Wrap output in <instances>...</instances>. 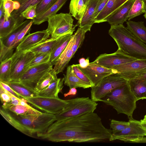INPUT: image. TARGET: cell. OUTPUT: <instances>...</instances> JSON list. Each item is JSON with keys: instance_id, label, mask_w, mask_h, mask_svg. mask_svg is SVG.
<instances>
[{"instance_id": "obj_52", "label": "cell", "mask_w": 146, "mask_h": 146, "mask_svg": "<svg viewBox=\"0 0 146 146\" xmlns=\"http://www.w3.org/2000/svg\"><path fill=\"white\" fill-rule=\"evenodd\" d=\"M85 5L87 6L90 0H83Z\"/></svg>"}, {"instance_id": "obj_21", "label": "cell", "mask_w": 146, "mask_h": 146, "mask_svg": "<svg viewBox=\"0 0 146 146\" xmlns=\"http://www.w3.org/2000/svg\"><path fill=\"white\" fill-rule=\"evenodd\" d=\"M128 0H109L95 19V23L105 22L106 19Z\"/></svg>"}, {"instance_id": "obj_25", "label": "cell", "mask_w": 146, "mask_h": 146, "mask_svg": "<svg viewBox=\"0 0 146 146\" xmlns=\"http://www.w3.org/2000/svg\"><path fill=\"white\" fill-rule=\"evenodd\" d=\"M64 76V84L68 86L70 89L72 88H82L84 89L91 87L86 84L78 78L73 73L71 66L67 68L66 74Z\"/></svg>"}, {"instance_id": "obj_48", "label": "cell", "mask_w": 146, "mask_h": 146, "mask_svg": "<svg viewBox=\"0 0 146 146\" xmlns=\"http://www.w3.org/2000/svg\"><path fill=\"white\" fill-rule=\"evenodd\" d=\"M70 89L68 93L64 94V97H66L70 95H75L77 93V90L76 88H72Z\"/></svg>"}, {"instance_id": "obj_36", "label": "cell", "mask_w": 146, "mask_h": 146, "mask_svg": "<svg viewBox=\"0 0 146 146\" xmlns=\"http://www.w3.org/2000/svg\"><path fill=\"white\" fill-rule=\"evenodd\" d=\"M145 12L143 1L142 0H135L129 11L128 20H130Z\"/></svg>"}, {"instance_id": "obj_47", "label": "cell", "mask_w": 146, "mask_h": 146, "mask_svg": "<svg viewBox=\"0 0 146 146\" xmlns=\"http://www.w3.org/2000/svg\"><path fill=\"white\" fill-rule=\"evenodd\" d=\"M79 65L80 67L82 68H84L87 67L90 64L89 58L85 59L84 58H80L79 60Z\"/></svg>"}, {"instance_id": "obj_41", "label": "cell", "mask_w": 146, "mask_h": 146, "mask_svg": "<svg viewBox=\"0 0 146 146\" xmlns=\"http://www.w3.org/2000/svg\"><path fill=\"white\" fill-rule=\"evenodd\" d=\"M37 4L29 5L21 15L25 19L33 20L36 16V9Z\"/></svg>"}, {"instance_id": "obj_5", "label": "cell", "mask_w": 146, "mask_h": 146, "mask_svg": "<svg viewBox=\"0 0 146 146\" xmlns=\"http://www.w3.org/2000/svg\"><path fill=\"white\" fill-rule=\"evenodd\" d=\"M12 115L33 135L46 133L56 121L55 115L46 112L37 115Z\"/></svg>"}, {"instance_id": "obj_22", "label": "cell", "mask_w": 146, "mask_h": 146, "mask_svg": "<svg viewBox=\"0 0 146 146\" xmlns=\"http://www.w3.org/2000/svg\"><path fill=\"white\" fill-rule=\"evenodd\" d=\"M99 0H90L86 11L82 19L76 24L79 27L85 26H92L95 23L94 14Z\"/></svg>"}, {"instance_id": "obj_14", "label": "cell", "mask_w": 146, "mask_h": 146, "mask_svg": "<svg viewBox=\"0 0 146 146\" xmlns=\"http://www.w3.org/2000/svg\"><path fill=\"white\" fill-rule=\"evenodd\" d=\"M78 65L79 68L91 81L92 86L96 85L104 77L113 73H116V70L113 68H107L91 62L84 68H81Z\"/></svg>"}, {"instance_id": "obj_20", "label": "cell", "mask_w": 146, "mask_h": 146, "mask_svg": "<svg viewBox=\"0 0 146 146\" xmlns=\"http://www.w3.org/2000/svg\"><path fill=\"white\" fill-rule=\"evenodd\" d=\"M128 82L137 101L146 99V78L139 77L128 80Z\"/></svg>"}, {"instance_id": "obj_58", "label": "cell", "mask_w": 146, "mask_h": 146, "mask_svg": "<svg viewBox=\"0 0 146 146\" xmlns=\"http://www.w3.org/2000/svg\"><path fill=\"white\" fill-rule=\"evenodd\" d=\"M143 0V1H144V0Z\"/></svg>"}, {"instance_id": "obj_26", "label": "cell", "mask_w": 146, "mask_h": 146, "mask_svg": "<svg viewBox=\"0 0 146 146\" xmlns=\"http://www.w3.org/2000/svg\"><path fill=\"white\" fill-rule=\"evenodd\" d=\"M31 21V20H29L25 21L15 28L7 35L2 38H0V45L11 50H13L11 48L18 36Z\"/></svg>"}, {"instance_id": "obj_39", "label": "cell", "mask_w": 146, "mask_h": 146, "mask_svg": "<svg viewBox=\"0 0 146 146\" xmlns=\"http://www.w3.org/2000/svg\"><path fill=\"white\" fill-rule=\"evenodd\" d=\"M129 121H119L112 119L111 121L110 125L112 133H114L123 130L129 125Z\"/></svg>"}, {"instance_id": "obj_50", "label": "cell", "mask_w": 146, "mask_h": 146, "mask_svg": "<svg viewBox=\"0 0 146 146\" xmlns=\"http://www.w3.org/2000/svg\"><path fill=\"white\" fill-rule=\"evenodd\" d=\"M14 10H17L19 9L20 7V3L17 1H14Z\"/></svg>"}, {"instance_id": "obj_7", "label": "cell", "mask_w": 146, "mask_h": 146, "mask_svg": "<svg viewBox=\"0 0 146 146\" xmlns=\"http://www.w3.org/2000/svg\"><path fill=\"white\" fill-rule=\"evenodd\" d=\"M127 82V80L116 73L106 76L96 85L91 87V99L96 102H102L103 98L109 93Z\"/></svg>"}, {"instance_id": "obj_46", "label": "cell", "mask_w": 146, "mask_h": 146, "mask_svg": "<svg viewBox=\"0 0 146 146\" xmlns=\"http://www.w3.org/2000/svg\"><path fill=\"white\" fill-rule=\"evenodd\" d=\"M0 85L4 89L13 95L19 98H22L19 94L16 92L7 83L0 81Z\"/></svg>"}, {"instance_id": "obj_24", "label": "cell", "mask_w": 146, "mask_h": 146, "mask_svg": "<svg viewBox=\"0 0 146 146\" xmlns=\"http://www.w3.org/2000/svg\"><path fill=\"white\" fill-rule=\"evenodd\" d=\"M64 81V78H58L46 88L38 93V96L59 98L58 94L63 88Z\"/></svg>"}, {"instance_id": "obj_54", "label": "cell", "mask_w": 146, "mask_h": 146, "mask_svg": "<svg viewBox=\"0 0 146 146\" xmlns=\"http://www.w3.org/2000/svg\"><path fill=\"white\" fill-rule=\"evenodd\" d=\"M140 77H142L146 78V72L143 74Z\"/></svg>"}, {"instance_id": "obj_2", "label": "cell", "mask_w": 146, "mask_h": 146, "mask_svg": "<svg viewBox=\"0 0 146 146\" xmlns=\"http://www.w3.org/2000/svg\"><path fill=\"white\" fill-rule=\"evenodd\" d=\"M108 33L116 42L118 50L138 60L146 59V44L123 24L111 25Z\"/></svg>"}, {"instance_id": "obj_35", "label": "cell", "mask_w": 146, "mask_h": 146, "mask_svg": "<svg viewBox=\"0 0 146 146\" xmlns=\"http://www.w3.org/2000/svg\"><path fill=\"white\" fill-rule=\"evenodd\" d=\"M12 62L11 57L1 62L0 66V81L5 83L9 81Z\"/></svg>"}, {"instance_id": "obj_30", "label": "cell", "mask_w": 146, "mask_h": 146, "mask_svg": "<svg viewBox=\"0 0 146 146\" xmlns=\"http://www.w3.org/2000/svg\"><path fill=\"white\" fill-rule=\"evenodd\" d=\"M0 113L6 121L15 128L25 135L31 137H33V135L8 111L1 108Z\"/></svg>"}, {"instance_id": "obj_33", "label": "cell", "mask_w": 146, "mask_h": 146, "mask_svg": "<svg viewBox=\"0 0 146 146\" xmlns=\"http://www.w3.org/2000/svg\"><path fill=\"white\" fill-rule=\"evenodd\" d=\"M56 39L51 38L47 39L27 51L32 52L35 55L41 54L50 53Z\"/></svg>"}, {"instance_id": "obj_45", "label": "cell", "mask_w": 146, "mask_h": 146, "mask_svg": "<svg viewBox=\"0 0 146 146\" xmlns=\"http://www.w3.org/2000/svg\"><path fill=\"white\" fill-rule=\"evenodd\" d=\"M109 0H99L93 15L94 20L105 7Z\"/></svg>"}, {"instance_id": "obj_9", "label": "cell", "mask_w": 146, "mask_h": 146, "mask_svg": "<svg viewBox=\"0 0 146 146\" xmlns=\"http://www.w3.org/2000/svg\"><path fill=\"white\" fill-rule=\"evenodd\" d=\"M26 100L33 106L45 112L54 115L60 113L68 104V100H63L59 98L39 96Z\"/></svg>"}, {"instance_id": "obj_16", "label": "cell", "mask_w": 146, "mask_h": 146, "mask_svg": "<svg viewBox=\"0 0 146 146\" xmlns=\"http://www.w3.org/2000/svg\"><path fill=\"white\" fill-rule=\"evenodd\" d=\"M135 1L127 0L107 17L105 22H108L111 25L123 24L128 19L129 11Z\"/></svg>"}, {"instance_id": "obj_18", "label": "cell", "mask_w": 146, "mask_h": 146, "mask_svg": "<svg viewBox=\"0 0 146 146\" xmlns=\"http://www.w3.org/2000/svg\"><path fill=\"white\" fill-rule=\"evenodd\" d=\"M72 35L71 34L65 35L56 39L50 53V62L53 66L54 65L57 59L67 47Z\"/></svg>"}, {"instance_id": "obj_19", "label": "cell", "mask_w": 146, "mask_h": 146, "mask_svg": "<svg viewBox=\"0 0 146 146\" xmlns=\"http://www.w3.org/2000/svg\"><path fill=\"white\" fill-rule=\"evenodd\" d=\"M74 41V35L64 50L57 60L54 65V69L57 74L62 72L67 66L71 58L74 56L72 46Z\"/></svg>"}, {"instance_id": "obj_40", "label": "cell", "mask_w": 146, "mask_h": 146, "mask_svg": "<svg viewBox=\"0 0 146 146\" xmlns=\"http://www.w3.org/2000/svg\"><path fill=\"white\" fill-rule=\"evenodd\" d=\"M71 66L72 71L75 75L82 81L92 87V85L91 81L79 68L78 64H73Z\"/></svg>"}, {"instance_id": "obj_3", "label": "cell", "mask_w": 146, "mask_h": 146, "mask_svg": "<svg viewBox=\"0 0 146 146\" xmlns=\"http://www.w3.org/2000/svg\"><path fill=\"white\" fill-rule=\"evenodd\" d=\"M137 101L128 82L112 91L102 100L112 106L118 114L126 115L129 119H133V115L136 108Z\"/></svg>"}, {"instance_id": "obj_23", "label": "cell", "mask_w": 146, "mask_h": 146, "mask_svg": "<svg viewBox=\"0 0 146 146\" xmlns=\"http://www.w3.org/2000/svg\"><path fill=\"white\" fill-rule=\"evenodd\" d=\"M126 24L127 29L139 40L146 44V27L144 22L129 20Z\"/></svg>"}, {"instance_id": "obj_43", "label": "cell", "mask_w": 146, "mask_h": 146, "mask_svg": "<svg viewBox=\"0 0 146 146\" xmlns=\"http://www.w3.org/2000/svg\"><path fill=\"white\" fill-rule=\"evenodd\" d=\"M33 24V21L32 20L22 30L18 36L12 46L11 48L13 50L14 48L17 47L21 41L25 36L26 34L29 31Z\"/></svg>"}, {"instance_id": "obj_42", "label": "cell", "mask_w": 146, "mask_h": 146, "mask_svg": "<svg viewBox=\"0 0 146 146\" xmlns=\"http://www.w3.org/2000/svg\"><path fill=\"white\" fill-rule=\"evenodd\" d=\"M3 6L4 10L3 16L6 20L8 19L11 13L14 10V2L13 0H3Z\"/></svg>"}, {"instance_id": "obj_13", "label": "cell", "mask_w": 146, "mask_h": 146, "mask_svg": "<svg viewBox=\"0 0 146 146\" xmlns=\"http://www.w3.org/2000/svg\"><path fill=\"white\" fill-rule=\"evenodd\" d=\"M137 60L117 50L113 53L101 54L91 63L96 64L107 68L111 69L116 66Z\"/></svg>"}, {"instance_id": "obj_34", "label": "cell", "mask_w": 146, "mask_h": 146, "mask_svg": "<svg viewBox=\"0 0 146 146\" xmlns=\"http://www.w3.org/2000/svg\"><path fill=\"white\" fill-rule=\"evenodd\" d=\"M91 27L87 25L79 27L74 35V41L71 47L73 56L78 49L82 45L85 38L86 33L88 31H90Z\"/></svg>"}, {"instance_id": "obj_55", "label": "cell", "mask_w": 146, "mask_h": 146, "mask_svg": "<svg viewBox=\"0 0 146 146\" xmlns=\"http://www.w3.org/2000/svg\"><path fill=\"white\" fill-rule=\"evenodd\" d=\"M143 120L144 121H146V114L145 116L143 119Z\"/></svg>"}, {"instance_id": "obj_4", "label": "cell", "mask_w": 146, "mask_h": 146, "mask_svg": "<svg viewBox=\"0 0 146 146\" xmlns=\"http://www.w3.org/2000/svg\"><path fill=\"white\" fill-rule=\"evenodd\" d=\"M68 104L59 113L55 115L56 121L76 117L94 112L98 104L89 97L76 98L68 100Z\"/></svg>"}, {"instance_id": "obj_11", "label": "cell", "mask_w": 146, "mask_h": 146, "mask_svg": "<svg viewBox=\"0 0 146 146\" xmlns=\"http://www.w3.org/2000/svg\"><path fill=\"white\" fill-rule=\"evenodd\" d=\"M53 66L49 62L29 68L21 76L18 82L34 90L40 79Z\"/></svg>"}, {"instance_id": "obj_31", "label": "cell", "mask_w": 146, "mask_h": 146, "mask_svg": "<svg viewBox=\"0 0 146 146\" xmlns=\"http://www.w3.org/2000/svg\"><path fill=\"white\" fill-rule=\"evenodd\" d=\"M87 7L83 0H71L69 5V13L76 19L80 20L83 17Z\"/></svg>"}, {"instance_id": "obj_49", "label": "cell", "mask_w": 146, "mask_h": 146, "mask_svg": "<svg viewBox=\"0 0 146 146\" xmlns=\"http://www.w3.org/2000/svg\"><path fill=\"white\" fill-rule=\"evenodd\" d=\"M0 19L4 16V10L3 6V0H0Z\"/></svg>"}, {"instance_id": "obj_1", "label": "cell", "mask_w": 146, "mask_h": 146, "mask_svg": "<svg viewBox=\"0 0 146 146\" xmlns=\"http://www.w3.org/2000/svg\"><path fill=\"white\" fill-rule=\"evenodd\" d=\"M112 133L102 119L94 112L60 121H56L46 132L37 137L54 142H95L109 140Z\"/></svg>"}, {"instance_id": "obj_29", "label": "cell", "mask_w": 146, "mask_h": 146, "mask_svg": "<svg viewBox=\"0 0 146 146\" xmlns=\"http://www.w3.org/2000/svg\"><path fill=\"white\" fill-rule=\"evenodd\" d=\"M57 73L52 68L40 79L35 86L34 90L37 93L44 90L58 78Z\"/></svg>"}, {"instance_id": "obj_56", "label": "cell", "mask_w": 146, "mask_h": 146, "mask_svg": "<svg viewBox=\"0 0 146 146\" xmlns=\"http://www.w3.org/2000/svg\"><path fill=\"white\" fill-rule=\"evenodd\" d=\"M143 16L146 20V13H144V15Z\"/></svg>"}, {"instance_id": "obj_10", "label": "cell", "mask_w": 146, "mask_h": 146, "mask_svg": "<svg viewBox=\"0 0 146 146\" xmlns=\"http://www.w3.org/2000/svg\"><path fill=\"white\" fill-rule=\"evenodd\" d=\"M35 56L29 51L21 52L16 50L11 57L12 62L8 82H19L27 70L28 64Z\"/></svg>"}, {"instance_id": "obj_37", "label": "cell", "mask_w": 146, "mask_h": 146, "mask_svg": "<svg viewBox=\"0 0 146 146\" xmlns=\"http://www.w3.org/2000/svg\"><path fill=\"white\" fill-rule=\"evenodd\" d=\"M50 59V53L41 54L36 55L28 64L27 69L35 66L49 62Z\"/></svg>"}, {"instance_id": "obj_12", "label": "cell", "mask_w": 146, "mask_h": 146, "mask_svg": "<svg viewBox=\"0 0 146 146\" xmlns=\"http://www.w3.org/2000/svg\"><path fill=\"white\" fill-rule=\"evenodd\" d=\"M113 68L119 76L128 80L140 77L146 72V59L134 60Z\"/></svg>"}, {"instance_id": "obj_17", "label": "cell", "mask_w": 146, "mask_h": 146, "mask_svg": "<svg viewBox=\"0 0 146 146\" xmlns=\"http://www.w3.org/2000/svg\"><path fill=\"white\" fill-rule=\"evenodd\" d=\"M25 19L21 15L12 12L7 20L3 17L0 19V38L6 36L24 21Z\"/></svg>"}, {"instance_id": "obj_32", "label": "cell", "mask_w": 146, "mask_h": 146, "mask_svg": "<svg viewBox=\"0 0 146 146\" xmlns=\"http://www.w3.org/2000/svg\"><path fill=\"white\" fill-rule=\"evenodd\" d=\"M5 110L17 115H40L42 113L31 106H27L21 105L11 106Z\"/></svg>"}, {"instance_id": "obj_38", "label": "cell", "mask_w": 146, "mask_h": 146, "mask_svg": "<svg viewBox=\"0 0 146 146\" xmlns=\"http://www.w3.org/2000/svg\"><path fill=\"white\" fill-rule=\"evenodd\" d=\"M58 0H42L36 6V16H39L47 11L53 6Z\"/></svg>"}, {"instance_id": "obj_44", "label": "cell", "mask_w": 146, "mask_h": 146, "mask_svg": "<svg viewBox=\"0 0 146 146\" xmlns=\"http://www.w3.org/2000/svg\"><path fill=\"white\" fill-rule=\"evenodd\" d=\"M0 97L3 104H9L11 100L10 96L5 92V90L0 85Z\"/></svg>"}, {"instance_id": "obj_28", "label": "cell", "mask_w": 146, "mask_h": 146, "mask_svg": "<svg viewBox=\"0 0 146 146\" xmlns=\"http://www.w3.org/2000/svg\"><path fill=\"white\" fill-rule=\"evenodd\" d=\"M9 85L22 98L27 99L38 96L34 90L18 82L6 83Z\"/></svg>"}, {"instance_id": "obj_8", "label": "cell", "mask_w": 146, "mask_h": 146, "mask_svg": "<svg viewBox=\"0 0 146 146\" xmlns=\"http://www.w3.org/2000/svg\"><path fill=\"white\" fill-rule=\"evenodd\" d=\"M129 125L123 130L112 133L109 139L110 141L118 140L125 142H146V133L142 127L141 121L129 119Z\"/></svg>"}, {"instance_id": "obj_53", "label": "cell", "mask_w": 146, "mask_h": 146, "mask_svg": "<svg viewBox=\"0 0 146 146\" xmlns=\"http://www.w3.org/2000/svg\"><path fill=\"white\" fill-rule=\"evenodd\" d=\"M143 1L144 4L145 13H146V0H144Z\"/></svg>"}, {"instance_id": "obj_57", "label": "cell", "mask_w": 146, "mask_h": 146, "mask_svg": "<svg viewBox=\"0 0 146 146\" xmlns=\"http://www.w3.org/2000/svg\"><path fill=\"white\" fill-rule=\"evenodd\" d=\"M14 1H16V0H13Z\"/></svg>"}, {"instance_id": "obj_15", "label": "cell", "mask_w": 146, "mask_h": 146, "mask_svg": "<svg viewBox=\"0 0 146 146\" xmlns=\"http://www.w3.org/2000/svg\"><path fill=\"white\" fill-rule=\"evenodd\" d=\"M50 35L46 29L29 34L21 41L16 50L21 52L26 51L47 39Z\"/></svg>"}, {"instance_id": "obj_27", "label": "cell", "mask_w": 146, "mask_h": 146, "mask_svg": "<svg viewBox=\"0 0 146 146\" xmlns=\"http://www.w3.org/2000/svg\"><path fill=\"white\" fill-rule=\"evenodd\" d=\"M67 0H58L49 9L42 14L36 16L33 20V24L39 25L47 21L50 16L56 14L58 11L65 4Z\"/></svg>"}, {"instance_id": "obj_51", "label": "cell", "mask_w": 146, "mask_h": 146, "mask_svg": "<svg viewBox=\"0 0 146 146\" xmlns=\"http://www.w3.org/2000/svg\"><path fill=\"white\" fill-rule=\"evenodd\" d=\"M140 121L141 125L143 129H145L146 133V121H144L143 119L141 120Z\"/></svg>"}, {"instance_id": "obj_6", "label": "cell", "mask_w": 146, "mask_h": 146, "mask_svg": "<svg viewBox=\"0 0 146 146\" xmlns=\"http://www.w3.org/2000/svg\"><path fill=\"white\" fill-rule=\"evenodd\" d=\"M72 16L70 13H60L48 18L46 30L51 38L56 39L65 35H72L77 26L73 25Z\"/></svg>"}]
</instances>
